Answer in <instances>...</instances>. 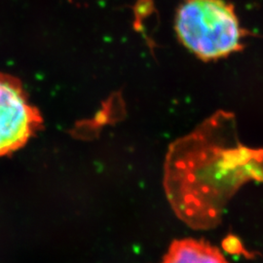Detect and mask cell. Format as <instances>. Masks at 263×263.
<instances>
[{"label": "cell", "instance_id": "7a4b0ae2", "mask_svg": "<svg viewBox=\"0 0 263 263\" xmlns=\"http://www.w3.org/2000/svg\"><path fill=\"white\" fill-rule=\"evenodd\" d=\"M175 30L182 45L205 62L242 51L250 35L234 5L226 0H182L176 13Z\"/></svg>", "mask_w": 263, "mask_h": 263}, {"label": "cell", "instance_id": "277c9868", "mask_svg": "<svg viewBox=\"0 0 263 263\" xmlns=\"http://www.w3.org/2000/svg\"><path fill=\"white\" fill-rule=\"evenodd\" d=\"M161 263H229L220 251L202 240H175Z\"/></svg>", "mask_w": 263, "mask_h": 263}, {"label": "cell", "instance_id": "6da1fadb", "mask_svg": "<svg viewBox=\"0 0 263 263\" xmlns=\"http://www.w3.org/2000/svg\"><path fill=\"white\" fill-rule=\"evenodd\" d=\"M251 181L263 183V148L241 142L233 113L217 111L168 151L166 195L175 214L193 229L217 226L229 201Z\"/></svg>", "mask_w": 263, "mask_h": 263}, {"label": "cell", "instance_id": "3957f363", "mask_svg": "<svg viewBox=\"0 0 263 263\" xmlns=\"http://www.w3.org/2000/svg\"><path fill=\"white\" fill-rule=\"evenodd\" d=\"M43 126L19 79L0 72V157L24 147Z\"/></svg>", "mask_w": 263, "mask_h": 263}]
</instances>
